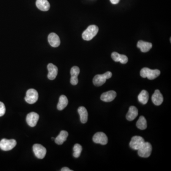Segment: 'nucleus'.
<instances>
[{"label": "nucleus", "mask_w": 171, "mask_h": 171, "mask_svg": "<svg viewBox=\"0 0 171 171\" xmlns=\"http://www.w3.org/2000/svg\"><path fill=\"white\" fill-rule=\"evenodd\" d=\"M98 27L97 25H90L82 33V38L87 41L91 40L98 33Z\"/></svg>", "instance_id": "2"}, {"label": "nucleus", "mask_w": 171, "mask_h": 171, "mask_svg": "<svg viewBox=\"0 0 171 171\" xmlns=\"http://www.w3.org/2000/svg\"><path fill=\"white\" fill-rule=\"evenodd\" d=\"M80 73V69L77 66H74L70 70V74H71V78H70V83L72 85H77L78 83V76Z\"/></svg>", "instance_id": "11"}, {"label": "nucleus", "mask_w": 171, "mask_h": 171, "mask_svg": "<svg viewBox=\"0 0 171 171\" xmlns=\"http://www.w3.org/2000/svg\"><path fill=\"white\" fill-rule=\"evenodd\" d=\"M78 114L80 116V121L83 124H85L87 122L88 119V113L86 108L84 107H80L78 108Z\"/></svg>", "instance_id": "21"}, {"label": "nucleus", "mask_w": 171, "mask_h": 171, "mask_svg": "<svg viewBox=\"0 0 171 171\" xmlns=\"http://www.w3.org/2000/svg\"><path fill=\"white\" fill-rule=\"evenodd\" d=\"M112 73L110 71H107L103 74L96 75L93 79V83L96 86L100 87L105 84L107 79L112 77Z\"/></svg>", "instance_id": "3"}, {"label": "nucleus", "mask_w": 171, "mask_h": 171, "mask_svg": "<svg viewBox=\"0 0 171 171\" xmlns=\"http://www.w3.org/2000/svg\"><path fill=\"white\" fill-rule=\"evenodd\" d=\"M68 135L69 134L68 132L64 131V130H62L60 131L58 136L55 138V143L59 145L63 144V143L67 140Z\"/></svg>", "instance_id": "20"}, {"label": "nucleus", "mask_w": 171, "mask_h": 171, "mask_svg": "<svg viewBox=\"0 0 171 171\" xmlns=\"http://www.w3.org/2000/svg\"><path fill=\"white\" fill-rule=\"evenodd\" d=\"M111 57L114 61L120 62L122 64H126L128 61V59L126 55H121L116 52H114L111 54Z\"/></svg>", "instance_id": "16"}, {"label": "nucleus", "mask_w": 171, "mask_h": 171, "mask_svg": "<svg viewBox=\"0 0 171 171\" xmlns=\"http://www.w3.org/2000/svg\"><path fill=\"white\" fill-rule=\"evenodd\" d=\"M39 117V115L35 112H32L29 113L26 117L27 124L31 127H34L37 125Z\"/></svg>", "instance_id": "10"}, {"label": "nucleus", "mask_w": 171, "mask_h": 171, "mask_svg": "<svg viewBox=\"0 0 171 171\" xmlns=\"http://www.w3.org/2000/svg\"><path fill=\"white\" fill-rule=\"evenodd\" d=\"M6 111L5 105L2 102H0V116L4 115Z\"/></svg>", "instance_id": "26"}, {"label": "nucleus", "mask_w": 171, "mask_h": 171, "mask_svg": "<svg viewBox=\"0 0 171 171\" xmlns=\"http://www.w3.org/2000/svg\"><path fill=\"white\" fill-rule=\"evenodd\" d=\"M152 151V146L149 142H145L138 150V154L139 156L143 158H147L151 155Z\"/></svg>", "instance_id": "4"}, {"label": "nucleus", "mask_w": 171, "mask_h": 171, "mask_svg": "<svg viewBox=\"0 0 171 171\" xmlns=\"http://www.w3.org/2000/svg\"><path fill=\"white\" fill-rule=\"evenodd\" d=\"M152 102L156 106H160L163 102L164 98L162 94L158 89L154 91L152 97Z\"/></svg>", "instance_id": "15"}, {"label": "nucleus", "mask_w": 171, "mask_h": 171, "mask_svg": "<svg viewBox=\"0 0 171 171\" xmlns=\"http://www.w3.org/2000/svg\"><path fill=\"white\" fill-rule=\"evenodd\" d=\"M138 114V110L135 106H131L129 108L128 112L126 114V118L128 121H133L134 120Z\"/></svg>", "instance_id": "19"}, {"label": "nucleus", "mask_w": 171, "mask_h": 171, "mask_svg": "<svg viewBox=\"0 0 171 171\" xmlns=\"http://www.w3.org/2000/svg\"><path fill=\"white\" fill-rule=\"evenodd\" d=\"M55 139V138H54V137H52V140H53V139Z\"/></svg>", "instance_id": "29"}, {"label": "nucleus", "mask_w": 171, "mask_h": 171, "mask_svg": "<svg viewBox=\"0 0 171 171\" xmlns=\"http://www.w3.org/2000/svg\"><path fill=\"white\" fill-rule=\"evenodd\" d=\"M82 147L81 145L78 144H76L73 147V156L75 158H78L80 156L82 152Z\"/></svg>", "instance_id": "25"}, {"label": "nucleus", "mask_w": 171, "mask_h": 171, "mask_svg": "<svg viewBox=\"0 0 171 171\" xmlns=\"http://www.w3.org/2000/svg\"><path fill=\"white\" fill-rule=\"evenodd\" d=\"M39 95L38 92L33 88L28 89L26 92L25 100L26 102L30 104H33L36 103L38 99Z\"/></svg>", "instance_id": "6"}, {"label": "nucleus", "mask_w": 171, "mask_h": 171, "mask_svg": "<svg viewBox=\"0 0 171 171\" xmlns=\"http://www.w3.org/2000/svg\"><path fill=\"white\" fill-rule=\"evenodd\" d=\"M33 151L35 156L39 159L44 158L47 153L46 148L41 145L38 144L33 145Z\"/></svg>", "instance_id": "9"}, {"label": "nucleus", "mask_w": 171, "mask_h": 171, "mask_svg": "<svg viewBox=\"0 0 171 171\" xmlns=\"http://www.w3.org/2000/svg\"><path fill=\"white\" fill-rule=\"evenodd\" d=\"M47 68L48 69L49 73L48 74V78L50 80H54L56 78L58 73V69L57 66L54 65L52 63H50L47 66Z\"/></svg>", "instance_id": "12"}, {"label": "nucleus", "mask_w": 171, "mask_h": 171, "mask_svg": "<svg viewBox=\"0 0 171 171\" xmlns=\"http://www.w3.org/2000/svg\"><path fill=\"white\" fill-rule=\"evenodd\" d=\"M17 145V142L14 139L8 140L2 139L0 141V148L3 151H10L13 149Z\"/></svg>", "instance_id": "5"}, {"label": "nucleus", "mask_w": 171, "mask_h": 171, "mask_svg": "<svg viewBox=\"0 0 171 171\" xmlns=\"http://www.w3.org/2000/svg\"><path fill=\"white\" fill-rule=\"evenodd\" d=\"M49 44L52 47L56 48L60 45V40L58 35L55 33H51L49 35L48 37Z\"/></svg>", "instance_id": "14"}, {"label": "nucleus", "mask_w": 171, "mask_h": 171, "mask_svg": "<svg viewBox=\"0 0 171 171\" xmlns=\"http://www.w3.org/2000/svg\"><path fill=\"white\" fill-rule=\"evenodd\" d=\"M120 1V0H110L111 3L113 4H116Z\"/></svg>", "instance_id": "27"}, {"label": "nucleus", "mask_w": 171, "mask_h": 171, "mask_svg": "<svg viewBox=\"0 0 171 171\" xmlns=\"http://www.w3.org/2000/svg\"><path fill=\"white\" fill-rule=\"evenodd\" d=\"M116 92L113 90H110L103 93L100 97V99L104 102H111L116 98Z\"/></svg>", "instance_id": "13"}, {"label": "nucleus", "mask_w": 171, "mask_h": 171, "mask_svg": "<svg viewBox=\"0 0 171 171\" xmlns=\"http://www.w3.org/2000/svg\"><path fill=\"white\" fill-rule=\"evenodd\" d=\"M144 139L140 136H133L130 141L129 145L133 150H138L145 143Z\"/></svg>", "instance_id": "7"}, {"label": "nucleus", "mask_w": 171, "mask_h": 171, "mask_svg": "<svg viewBox=\"0 0 171 171\" xmlns=\"http://www.w3.org/2000/svg\"><path fill=\"white\" fill-rule=\"evenodd\" d=\"M136 126L140 130H145L147 128V121L144 116H141L136 122Z\"/></svg>", "instance_id": "24"}, {"label": "nucleus", "mask_w": 171, "mask_h": 171, "mask_svg": "<svg viewBox=\"0 0 171 171\" xmlns=\"http://www.w3.org/2000/svg\"><path fill=\"white\" fill-rule=\"evenodd\" d=\"M160 73L161 72L158 69H151L148 68H144L140 71V75L142 78H147L150 80H153L157 78Z\"/></svg>", "instance_id": "1"}, {"label": "nucleus", "mask_w": 171, "mask_h": 171, "mask_svg": "<svg viewBox=\"0 0 171 171\" xmlns=\"http://www.w3.org/2000/svg\"><path fill=\"white\" fill-rule=\"evenodd\" d=\"M68 99L65 95H61L59 97V101L57 105V108L59 110H62L67 106Z\"/></svg>", "instance_id": "22"}, {"label": "nucleus", "mask_w": 171, "mask_h": 171, "mask_svg": "<svg viewBox=\"0 0 171 171\" xmlns=\"http://www.w3.org/2000/svg\"><path fill=\"white\" fill-rule=\"evenodd\" d=\"M137 47L141 50L142 52H147L152 48V44L150 42H146L143 40H139L137 42Z\"/></svg>", "instance_id": "18"}, {"label": "nucleus", "mask_w": 171, "mask_h": 171, "mask_svg": "<svg viewBox=\"0 0 171 171\" xmlns=\"http://www.w3.org/2000/svg\"><path fill=\"white\" fill-rule=\"evenodd\" d=\"M36 5L37 8L42 11H48L50 8V4L47 0H37Z\"/></svg>", "instance_id": "17"}, {"label": "nucleus", "mask_w": 171, "mask_h": 171, "mask_svg": "<svg viewBox=\"0 0 171 171\" xmlns=\"http://www.w3.org/2000/svg\"><path fill=\"white\" fill-rule=\"evenodd\" d=\"M93 141L95 143L105 145L108 142V138L103 132H97L93 136Z\"/></svg>", "instance_id": "8"}, {"label": "nucleus", "mask_w": 171, "mask_h": 171, "mask_svg": "<svg viewBox=\"0 0 171 171\" xmlns=\"http://www.w3.org/2000/svg\"><path fill=\"white\" fill-rule=\"evenodd\" d=\"M61 171H72V170H70L69 168H68V167H63L62 169H61Z\"/></svg>", "instance_id": "28"}, {"label": "nucleus", "mask_w": 171, "mask_h": 171, "mask_svg": "<svg viewBox=\"0 0 171 171\" xmlns=\"http://www.w3.org/2000/svg\"><path fill=\"white\" fill-rule=\"evenodd\" d=\"M138 99L141 104L145 105L148 102L149 99V93L146 90H142L138 95Z\"/></svg>", "instance_id": "23"}]
</instances>
